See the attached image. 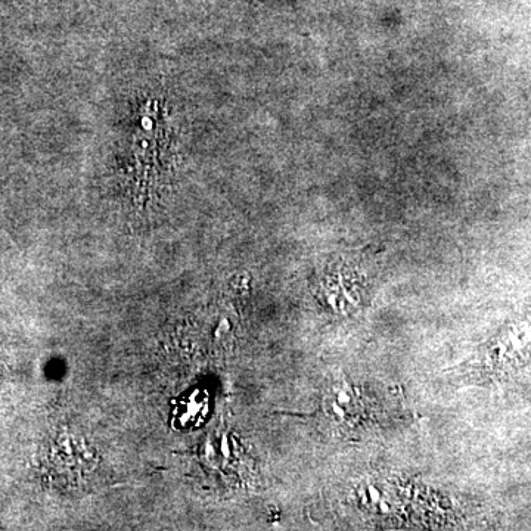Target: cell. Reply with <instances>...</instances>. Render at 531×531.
I'll list each match as a JSON object with an SVG mask.
<instances>
[{
  "label": "cell",
  "mask_w": 531,
  "mask_h": 531,
  "mask_svg": "<svg viewBox=\"0 0 531 531\" xmlns=\"http://www.w3.org/2000/svg\"><path fill=\"white\" fill-rule=\"evenodd\" d=\"M531 357V315L515 322L486 347L481 368L495 377H508Z\"/></svg>",
  "instance_id": "1"
}]
</instances>
